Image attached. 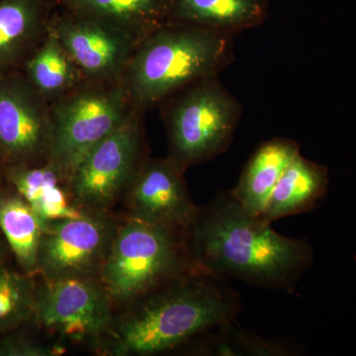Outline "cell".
<instances>
[{
  "label": "cell",
  "mask_w": 356,
  "mask_h": 356,
  "mask_svg": "<svg viewBox=\"0 0 356 356\" xmlns=\"http://www.w3.org/2000/svg\"><path fill=\"white\" fill-rule=\"evenodd\" d=\"M192 229L196 257L213 274L280 286L292 281L311 259L306 243L276 233L231 194L199 213Z\"/></svg>",
  "instance_id": "1"
},
{
  "label": "cell",
  "mask_w": 356,
  "mask_h": 356,
  "mask_svg": "<svg viewBox=\"0 0 356 356\" xmlns=\"http://www.w3.org/2000/svg\"><path fill=\"white\" fill-rule=\"evenodd\" d=\"M232 58V35L170 22L140 42L122 81L134 106L143 111L219 74Z\"/></svg>",
  "instance_id": "2"
},
{
  "label": "cell",
  "mask_w": 356,
  "mask_h": 356,
  "mask_svg": "<svg viewBox=\"0 0 356 356\" xmlns=\"http://www.w3.org/2000/svg\"><path fill=\"white\" fill-rule=\"evenodd\" d=\"M138 300L135 308L114 320L112 355H156L224 324L234 313L229 297L200 281H181Z\"/></svg>",
  "instance_id": "3"
},
{
  "label": "cell",
  "mask_w": 356,
  "mask_h": 356,
  "mask_svg": "<svg viewBox=\"0 0 356 356\" xmlns=\"http://www.w3.org/2000/svg\"><path fill=\"white\" fill-rule=\"evenodd\" d=\"M165 110L170 154L182 170L229 146L241 115L240 102L218 74L191 84L168 98Z\"/></svg>",
  "instance_id": "4"
},
{
  "label": "cell",
  "mask_w": 356,
  "mask_h": 356,
  "mask_svg": "<svg viewBox=\"0 0 356 356\" xmlns=\"http://www.w3.org/2000/svg\"><path fill=\"white\" fill-rule=\"evenodd\" d=\"M50 104L53 139L49 161L67 178L95 145L137 108L122 81H83Z\"/></svg>",
  "instance_id": "5"
},
{
  "label": "cell",
  "mask_w": 356,
  "mask_h": 356,
  "mask_svg": "<svg viewBox=\"0 0 356 356\" xmlns=\"http://www.w3.org/2000/svg\"><path fill=\"white\" fill-rule=\"evenodd\" d=\"M180 262L175 229L130 218L117 227L99 280L112 303H128L172 280Z\"/></svg>",
  "instance_id": "6"
},
{
  "label": "cell",
  "mask_w": 356,
  "mask_h": 356,
  "mask_svg": "<svg viewBox=\"0 0 356 356\" xmlns=\"http://www.w3.org/2000/svg\"><path fill=\"white\" fill-rule=\"evenodd\" d=\"M142 110L95 145L67 178L74 203L84 210L107 212L125 193L139 168L142 153Z\"/></svg>",
  "instance_id": "7"
},
{
  "label": "cell",
  "mask_w": 356,
  "mask_h": 356,
  "mask_svg": "<svg viewBox=\"0 0 356 356\" xmlns=\"http://www.w3.org/2000/svg\"><path fill=\"white\" fill-rule=\"evenodd\" d=\"M51 104L22 70L0 74V161L3 168L50 159Z\"/></svg>",
  "instance_id": "8"
},
{
  "label": "cell",
  "mask_w": 356,
  "mask_h": 356,
  "mask_svg": "<svg viewBox=\"0 0 356 356\" xmlns=\"http://www.w3.org/2000/svg\"><path fill=\"white\" fill-rule=\"evenodd\" d=\"M118 225L107 212L44 225L38 255L43 280L97 278Z\"/></svg>",
  "instance_id": "9"
},
{
  "label": "cell",
  "mask_w": 356,
  "mask_h": 356,
  "mask_svg": "<svg viewBox=\"0 0 356 356\" xmlns=\"http://www.w3.org/2000/svg\"><path fill=\"white\" fill-rule=\"evenodd\" d=\"M112 301L97 278L46 280L37 285L34 322L72 341H92L109 334Z\"/></svg>",
  "instance_id": "10"
},
{
  "label": "cell",
  "mask_w": 356,
  "mask_h": 356,
  "mask_svg": "<svg viewBox=\"0 0 356 356\" xmlns=\"http://www.w3.org/2000/svg\"><path fill=\"white\" fill-rule=\"evenodd\" d=\"M48 28L65 47L84 81H122L140 43L126 33L63 10H54Z\"/></svg>",
  "instance_id": "11"
},
{
  "label": "cell",
  "mask_w": 356,
  "mask_h": 356,
  "mask_svg": "<svg viewBox=\"0 0 356 356\" xmlns=\"http://www.w3.org/2000/svg\"><path fill=\"white\" fill-rule=\"evenodd\" d=\"M182 173L170 158L142 161L124 193L131 219L175 231L192 228L199 210L189 197Z\"/></svg>",
  "instance_id": "12"
},
{
  "label": "cell",
  "mask_w": 356,
  "mask_h": 356,
  "mask_svg": "<svg viewBox=\"0 0 356 356\" xmlns=\"http://www.w3.org/2000/svg\"><path fill=\"white\" fill-rule=\"evenodd\" d=\"M54 10L51 0H0V74L22 70Z\"/></svg>",
  "instance_id": "13"
},
{
  "label": "cell",
  "mask_w": 356,
  "mask_h": 356,
  "mask_svg": "<svg viewBox=\"0 0 356 356\" xmlns=\"http://www.w3.org/2000/svg\"><path fill=\"white\" fill-rule=\"evenodd\" d=\"M60 10L102 23L140 42L170 22L172 0H51Z\"/></svg>",
  "instance_id": "14"
},
{
  "label": "cell",
  "mask_w": 356,
  "mask_h": 356,
  "mask_svg": "<svg viewBox=\"0 0 356 356\" xmlns=\"http://www.w3.org/2000/svg\"><path fill=\"white\" fill-rule=\"evenodd\" d=\"M3 172L4 180L27 201L44 225L90 212L74 203L67 177L50 161L38 165L4 168Z\"/></svg>",
  "instance_id": "15"
},
{
  "label": "cell",
  "mask_w": 356,
  "mask_h": 356,
  "mask_svg": "<svg viewBox=\"0 0 356 356\" xmlns=\"http://www.w3.org/2000/svg\"><path fill=\"white\" fill-rule=\"evenodd\" d=\"M299 154V146L293 140L264 143L248 161L231 195L248 213L261 217L281 175Z\"/></svg>",
  "instance_id": "16"
},
{
  "label": "cell",
  "mask_w": 356,
  "mask_h": 356,
  "mask_svg": "<svg viewBox=\"0 0 356 356\" xmlns=\"http://www.w3.org/2000/svg\"><path fill=\"white\" fill-rule=\"evenodd\" d=\"M267 0H172L170 22L232 35L259 26Z\"/></svg>",
  "instance_id": "17"
},
{
  "label": "cell",
  "mask_w": 356,
  "mask_h": 356,
  "mask_svg": "<svg viewBox=\"0 0 356 356\" xmlns=\"http://www.w3.org/2000/svg\"><path fill=\"white\" fill-rule=\"evenodd\" d=\"M327 170L299 154L282 173L261 215L269 222L303 212L325 195Z\"/></svg>",
  "instance_id": "18"
},
{
  "label": "cell",
  "mask_w": 356,
  "mask_h": 356,
  "mask_svg": "<svg viewBox=\"0 0 356 356\" xmlns=\"http://www.w3.org/2000/svg\"><path fill=\"white\" fill-rule=\"evenodd\" d=\"M0 229L23 273H38L44 225L19 193L0 188Z\"/></svg>",
  "instance_id": "19"
},
{
  "label": "cell",
  "mask_w": 356,
  "mask_h": 356,
  "mask_svg": "<svg viewBox=\"0 0 356 356\" xmlns=\"http://www.w3.org/2000/svg\"><path fill=\"white\" fill-rule=\"evenodd\" d=\"M22 72L50 103L67 95L84 81L65 47L49 28L25 63Z\"/></svg>",
  "instance_id": "20"
},
{
  "label": "cell",
  "mask_w": 356,
  "mask_h": 356,
  "mask_svg": "<svg viewBox=\"0 0 356 356\" xmlns=\"http://www.w3.org/2000/svg\"><path fill=\"white\" fill-rule=\"evenodd\" d=\"M37 284L32 275L0 266V334L34 321Z\"/></svg>",
  "instance_id": "21"
},
{
  "label": "cell",
  "mask_w": 356,
  "mask_h": 356,
  "mask_svg": "<svg viewBox=\"0 0 356 356\" xmlns=\"http://www.w3.org/2000/svg\"><path fill=\"white\" fill-rule=\"evenodd\" d=\"M7 332L0 339V356H56L62 355L64 348L42 343L24 332Z\"/></svg>",
  "instance_id": "22"
},
{
  "label": "cell",
  "mask_w": 356,
  "mask_h": 356,
  "mask_svg": "<svg viewBox=\"0 0 356 356\" xmlns=\"http://www.w3.org/2000/svg\"><path fill=\"white\" fill-rule=\"evenodd\" d=\"M9 252H10V248H9L8 245H7L6 238L3 240V238L0 236V266H3V264H6Z\"/></svg>",
  "instance_id": "23"
},
{
  "label": "cell",
  "mask_w": 356,
  "mask_h": 356,
  "mask_svg": "<svg viewBox=\"0 0 356 356\" xmlns=\"http://www.w3.org/2000/svg\"><path fill=\"white\" fill-rule=\"evenodd\" d=\"M3 165H2L1 161H0V188H2V180L4 179V172H3Z\"/></svg>",
  "instance_id": "24"
}]
</instances>
